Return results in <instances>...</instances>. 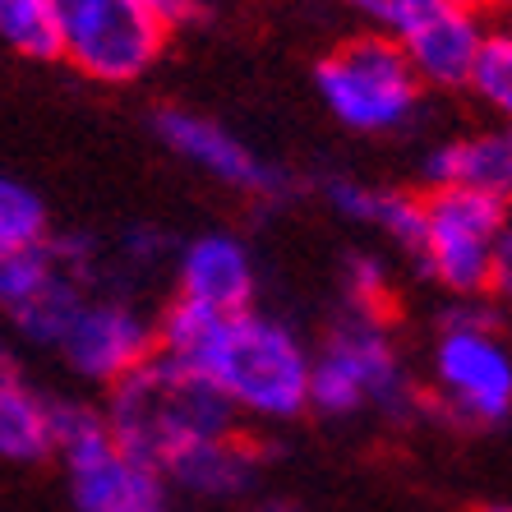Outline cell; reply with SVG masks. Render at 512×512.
Instances as JSON below:
<instances>
[{
  "label": "cell",
  "mask_w": 512,
  "mask_h": 512,
  "mask_svg": "<svg viewBox=\"0 0 512 512\" xmlns=\"http://www.w3.org/2000/svg\"><path fill=\"white\" fill-rule=\"evenodd\" d=\"M448 5H466V10H485L489 0H448Z\"/></svg>",
  "instance_id": "cell-27"
},
{
  "label": "cell",
  "mask_w": 512,
  "mask_h": 512,
  "mask_svg": "<svg viewBox=\"0 0 512 512\" xmlns=\"http://www.w3.org/2000/svg\"><path fill=\"white\" fill-rule=\"evenodd\" d=\"M489 24L485 10H466L448 0H416L393 42L406 51L411 70L425 88H466Z\"/></svg>",
  "instance_id": "cell-12"
},
{
  "label": "cell",
  "mask_w": 512,
  "mask_h": 512,
  "mask_svg": "<svg viewBox=\"0 0 512 512\" xmlns=\"http://www.w3.org/2000/svg\"><path fill=\"white\" fill-rule=\"evenodd\" d=\"M342 286H346V305L356 314H374V319H388V305H393V273L379 254H351L342 268Z\"/></svg>",
  "instance_id": "cell-21"
},
{
  "label": "cell",
  "mask_w": 512,
  "mask_h": 512,
  "mask_svg": "<svg viewBox=\"0 0 512 512\" xmlns=\"http://www.w3.org/2000/svg\"><path fill=\"white\" fill-rule=\"evenodd\" d=\"M374 194H379V185H365V180H351V176H333L323 185L328 208H333L337 217H346V222H356V227H370Z\"/></svg>",
  "instance_id": "cell-22"
},
{
  "label": "cell",
  "mask_w": 512,
  "mask_h": 512,
  "mask_svg": "<svg viewBox=\"0 0 512 512\" xmlns=\"http://www.w3.org/2000/svg\"><path fill=\"white\" fill-rule=\"evenodd\" d=\"M171 282L176 300H190L217 314L254 310V291H259V268H254L250 245L231 231H203L185 240L171 263Z\"/></svg>",
  "instance_id": "cell-13"
},
{
  "label": "cell",
  "mask_w": 512,
  "mask_h": 512,
  "mask_svg": "<svg viewBox=\"0 0 512 512\" xmlns=\"http://www.w3.org/2000/svg\"><path fill=\"white\" fill-rule=\"evenodd\" d=\"M489 296L512 305V222L503 227L499 245H494V268H489Z\"/></svg>",
  "instance_id": "cell-24"
},
{
  "label": "cell",
  "mask_w": 512,
  "mask_h": 512,
  "mask_svg": "<svg viewBox=\"0 0 512 512\" xmlns=\"http://www.w3.org/2000/svg\"><path fill=\"white\" fill-rule=\"evenodd\" d=\"M176 240L167 236L162 227H148V222H130L120 227L111 245H102L107 254V282H143V277L162 273L167 263H176Z\"/></svg>",
  "instance_id": "cell-17"
},
{
  "label": "cell",
  "mask_w": 512,
  "mask_h": 512,
  "mask_svg": "<svg viewBox=\"0 0 512 512\" xmlns=\"http://www.w3.org/2000/svg\"><path fill=\"white\" fill-rule=\"evenodd\" d=\"M512 217L485 194L471 190H429L420 245L411 259L425 268L434 286H443L453 300H485L494 245Z\"/></svg>",
  "instance_id": "cell-8"
},
{
  "label": "cell",
  "mask_w": 512,
  "mask_h": 512,
  "mask_svg": "<svg viewBox=\"0 0 512 512\" xmlns=\"http://www.w3.org/2000/svg\"><path fill=\"white\" fill-rule=\"evenodd\" d=\"M466 88H471L480 107L494 111V120L512 125V24H499L485 33Z\"/></svg>",
  "instance_id": "cell-18"
},
{
  "label": "cell",
  "mask_w": 512,
  "mask_h": 512,
  "mask_svg": "<svg viewBox=\"0 0 512 512\" xmlns=\"http://www.w3.org/2000/svg\"><path fill=\"white\" fill-rule=\"evenodd\" d=\"M0 379H24V365H19V346L14 337L0 328Z\"/></svg>",
  "instance_id": "cell-26"
},
{
  "label": "cell",
  "mask_w": 512,
  "mask_h": 512,
  "mask_svg": "<svg viewBox=\"0 0 512 512\" xmlns=\"http://www.w3.org/2000/svg\"><path fill=\"white\" fill-rule=\"evenodd\" d=\"M51 236V213L42 194L28 190L24 180L0 176V254L33 250Z\"/></svg>",
  "instance_id": "cell-19"
},
{
  "label": "cell",
  "mask_w": 512,
  "mask_h": 512,
  "mask_svg": "<svg viewBox=\"0 0 512 512\" xmlns=\"http://www.w3.org/2000/svg\"><path fill=\"white\" fill-rule=\"evenodd\" d=\"M148 5H153V10L162 14L171 28H176V24H190L194 14H199V0H148Z\"/></svg>",
  "instance_id": "cell-25"
},
{
  "label": "cell",
  "mask_w": 512,
  "mask_h": 512,
  "mask_svg": "<svg viewBox=\"0 0 512 512\" xmlns=\"http://www.w3.org/2000/svg\"><path fill=\"white\" fill-rule=\"evenodd\" d=\"M153 130L167 143V153H176L180 162H190L194 171H203L208 180L227 185V190L250 194V199H273V194L286 190L282 171L268 167L250 143L231 134L222 120L185 107H162L153 116Z\"/></svg>",
  "instance_id": "cell-11"
},
{
  "label": "cell",
  "mask_w": 512,
  "mask_h": 512,
  "mask_svg": "<svg viewBox=\"0 0 512 512\" xmlns=\"http://www.w3.org/2000/svg\"><path fill=\"white\" fill-rule=\"evenodd\" d=\"M429 190H471L512 213V125L494 120L485 130L457 134L425 157Z\"/></svg>",
  "instance_id": "cell-14"
},
{
  "label": "cell",
  "mask_w": 512,
  "mask_h": 512,
  "mask_svg": "<svg viewBox=\"0 0 512 512\" xmlns=\"http://www.w3.org/2000/svg\"><path fill=\"white\" fill-rule=\"evenodd\" d=\"M56 56L93 84H139L167 51L171 24L148 0H51Z\"/></svg>",
  "instance_id": "cell-6"
},
{
  "label": "cell",
  "mask_w": 512,
  "mask_h": 512,
  "mask_svg": "<svg viewBox=\"0 0 512 512\" xmlns=\"http://www.w3.org/2000/svg\"><path fill=\"white\" fill-rule=\"evenodd\" d=\"M434 397L457 425H499L512 416V351L485 300H453L429 351Z\"/></svg>",
  "instance_id": "cell-4"
},
{
  "label": "cell",
  "mask_w": 512,
  "mask_h": 512,
  "mask_svg": "<svg viewBox=\"0 0 512 512\" xmlns=\"http://www.w3.org/2000/svg\"><path fill=\"white\" fill-rule=\"evenodd\" d=\"M0 47L24 60H56L51 0H0Z\"/></svg>",
  "instance_id": "cell-20"
},
{
  "label": "cell",
  "mask_w": 512,
  "mask_h": 512,
  "mask_svg": "<svg viewBox=\"0 0 512 512\" xmlns=\"http://www.w3.org/2000/svg\"><path fill=\"white\" fill-rule=\"evenodd\" d=\"M250 512H296V508H277V503H263V508H250Z\"/></svg>",
  "instance_id": "cell-28"
},
{
  "label": "cell",
  "mask_w": 512,
  "mask_h": 512,
  "mask_svg": "<svg viewBox=\"0 0 512 512\" xmlns=\"http://www.w3.org/2000/svg\"><path fill=\"white\" fill-rule=\"evenodd\" d=\"M342 5H351V10L365 14L379 33L393 37L397 28H402V19L411 14V5H416V0H342Z\"/></svg>",
  "instance_id": "cell-23"
},
{
  "label": "cell",
  "mask_w": 512,
  "mask_h": 512,
  "mask_svg": "<svg viewBox=\"0 0 512 512\" xmlns=\"http://www.w3.org/2000/svg\"><path fill=\"white\" fill-rule=\"evenodd\" d=\"M56 457V397L28 379H0V462L37 466Z\"/></svg>",
  "instance_id": "cell-16"
},
{
  "label": "cell",
  "mask_w": 512,
  "mask_h": 512,
  "mask_svg": "<svg viewBox=\"0 0 512 512\" xmlns=\"http://www.w3.org/2000/svg\"><path fill=\"white\" fill-rule=\"evenodd\" d=\"M153 333L157 356L199 370L227 397L236 420L286 425L310 411L314 351L273 314H217L171 296L167 310L153 319Z\"/></svg>",
  "instance_id": "cell-1"
},
{
  "label": "cell",
  "mask_w": 512,
  "mask_h": 512,
  "mask_svg": "<svg viewBox=\"0 0 512 512\" xmlns=\"http://www.w3.org/2000/svg\"><path fill=\"white\" fill-rule=\"evenodd\" d=\"M102 420L120 453L148 466L153 476H167V466L199 443L227 439L240 429L236 411L213 383L157 351L134 374L107 388Z\"/></svg>",
  "instance_id": "cell-2"
},
{
  "label": "cell",
  "mask_w": 512,
  "mask_h": 512,
  "mask_svg": "<svg viewBox=\"0 0 512 512\" xmlns=\"http://www.w3.org/2000/svg\"><path fill=\"white\" fill-rule=\"evenodd\" d=\"M56 351L79 379L111 388L153 356L157 333L153 319L130 296H97L93 291L70 319V328L60 333Z\"/></svg>",
  "instance_id": "cell-10"
},
{
  "label": "cell",
  "mask_w": 512,
  "mask_h": 512,
  "mask_svg": "<svg viewBox=\"0 0 512 512\" xmlns=\"http://www.w3.org/2000/svg\"><path fill=\"white\" fill-rule=\"evenodd\" d=\"M310 411L333 420L360 416V411L406 420L416 411V388H411L402 351L388 333V319L346 310L328 328L323 346L314 351Z\"/></svg>",
  "instance_id": "cell-3"
},
{
  "label": "cell",
  "mask_w": 512,
  "mask_h": 512,
  "mask_svg": "<svg viewBox=\"0 0 512 512\" xmlns=\"http://www.w3.org/2000/svg\"><path fill=\"white\" fill-rule=\"evenodd\" d=\"M93 296L88 277L60 250L56 231L33 250L0 254V319L5 333L33 346L56 351L60 333L70 328L79 305Z\"/></svg>",
  "instance_id": "cell-9"
},
{
  "label": "cell",
  "mask_w": 512,
  "mask_h": 512,
  "mask_svg": "<svg viewBox=\"0 0 512 512\" xmlns=\"http://www.w3.org/2000/svg\"><path fill=\"white\" fill-rule=\"evenodd\" d=\"M319 102L356 134H397L420 111L425 84L388 33H360L333 47L314 70Z\"/></svg>",
  "instance_id": "cell-5"
},
{
  "label": "cell",
  "mask_w": 512,
  "mask_h": 512,
  "mask_svg": "<svg viewBox=\"0 0 512 512\" xmlns=\"http://www.w3.org/2000/svg\"><path fill=\"white\" fill-rule=\"evenodd\" d=\"M485 512H512V503H494V508H485Z\"/></svg>",
  "instance_id": "cell-29"
},
{
  "label": "cell",
  "mask_w": 512,
  "mask_h": 512,
  "mask_svg": "<svg viewBox=\"0 0 512 512\" xmlns=\"http://www.w3.org/2000/svg\"><path fill=\"white\" fill-rule=\"evenodd\" d=\"M56 457L74 512H176L167 480L120 453L97 406L56 397Z\"/></svg>",
  "instance_id": "cell-7"
},
{
  "label": "cell",
  "mask_w": 512,
  "mask_h": 512,
  "mask_svg": "<svg viewBox=\"0 0 512 512\" xmlns=\"http://www.w3.org/2000/svg\"><path fill=\"white\" fill-rule=\"evenodd\" d=\"M259 476V448H254L245 434H227V439H213V443H199L190 448L185 457L167 466V489H180L190 499H208V503H222V499H236L245 489L254 485Z\"/></svg>",
  "instance_id": "cell-15"
}]
</instances>
